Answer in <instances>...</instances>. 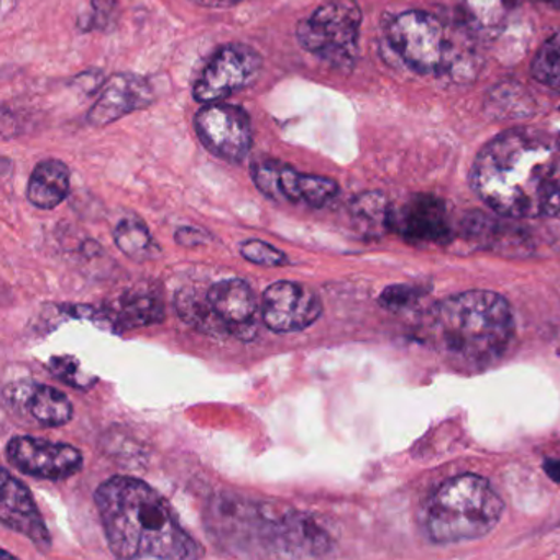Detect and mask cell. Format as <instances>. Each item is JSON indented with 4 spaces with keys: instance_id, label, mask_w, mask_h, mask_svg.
I'll use <instances>...</instances> for the list:
<instances>
[{
    "instance_id": "cell-19",
    "label": "cell",
    "mask_w": 560,
    "mask_h": 560,
    "mask_svg": "<svg viewBox=\"0 0 560 560\" xmlns=\"http://www.w3.org/2000/svg\"><path fill=\"white\" fill-rule=\"evenodd\" d=\"M117 323L126 329L152 326L165 319V307L155 294L130 293L120 298L116 306Z\"/></svg>"
},
{
    "instance_id": "cell-30",
    "label": "cell",
    "mask_w": 560,
    "mask_h": 560,
    "mask_svg": "<svg viewBox=\"0 0 560 560\" xmlns=\"http://www.w3.org/2000/svg\"><path fill=\"white\" fill-rule=\"evenodd\" d=\"M546 471L552 480L560 483V460H549L546 464Z\"/></svg>"
},
{
    "instance_id": "cell-27",
    "label": "cell",
    "mask_w": 560,
    "mask_h": 560,
    "mask_svg": "<svg viewBox=\"0 0 560 560\" xmlns=\"http://www.w3.org/2000/svg\"><path fill=\"white\" fill-rule=\"evenodd\" d=\"M117 0H93L90 28L106 31L116 21Z\"/></svg>"
},
{
    "instance_id": "cell-17",
    "label": "cell",
    "mask_w": 560,
    "mask_h": 560,
    "mask_svg": "<svg viewBox=\"0 0 560 560\" xmlns=\"http://www.w3.org/2000/svg\"><path fill=\"white\" fill-rule=\"evenodd\" d=\"M12 396L22 398L27 411L34 416L35 421L45 428H60L68 424L73 418V406L67 395L48 385L15 386Z\"/></svg>"
},
{
    "instance_id": "cell-32",
    "label": "cell",
    "mask_w": 560,
    "mask_h": 560,
    "mask_svg": "<svg viewBox=\"0 0 560 560\" xmlns=\"http://www.w3.org/2000/svg\"><path fill=\"white\" fill-rule=\"evenodd\" d=\"M537 2H542V4L549 5V8L556 9V11H560V0H537Z\"/></svg>"
},
{
    "instance_id": "cell-25",
    "label": "cell",
    "mask_w": 560,
    "mask_h": 560,
    "mask_svg": "<svg viewBox=\"0 0 560 560\" xmlns=\"http://www.w3.org/2000/svg\"><path fill=\"white\" fill-rule=\"evenodd\" d=\"M51 372L57 373L58 378L67 382L68 385L77 386V388H90L93 385V380L88 378L81 373L80 363L74 362L71 357H57L51 360Z\"/></svg>"
},
{
    "instance_id": "cell-21",
    "label": "cell",
    "mask_w": 560,
    "mask_h": 560,
    "mask_svg": "<svg viewBox=\"0 0 560 560\" xmlns=\"http://www.w3.org/2000/svg\"><path fill=\"white\" fill-rule=\"evenodd\" d=\"M176 307L182 319L201 332L209 336H228L209 304L208 293L201 296L198 291L183 290L176 298Z\"/></svg>"
},
{
    "instance_id": "cell-8",
    "label": "cell",
    "mask_w": 560,
    "mask_h": 560,
    "mask_svg": "<svg viewBox=\"0 0 560 560\" xmlns=\"http://www.w3.org/2000/svg\"><path fill=\"white\" fill-rule=\"evenodd\" d=\"M261 195L273 201H288L319 209L339 195V185L324 176L306 175L275 160H258L250 168Z\"/></svg>"
},
{
    "instance_id": "cell-14",
    "label": "cell",
    "mask_w": 560,
    "mask_h": 560,
    "mask_svg": "<svg viewBox=\"0 0 560 560\" xmlns=\"http://www.w3.org/2000/svg\"><path fill=\"white\" fill-rule=\"evenodd\" d=\"M389 229L418 244H442L451 235L444 202L429 195L412 196L401 208L392 209Z\"/></svg>"
},
{
    "instance_id": "cell-5",
    "label": "cell",
    "mask_w": 560,
    "mask_h": 560,
    "mask_svg": "<svg viewBox=\"0 0 560 560\" xmlns=\"http://www.w3.org/2000/svg\"><path fill=\"white\" fill-rule=\"evenodd\" d=\"M389 48L416 73L444 77L467 68L470 57L451 25L421 11L401 12L385 27ZM468 70V68H467Z\"/></svg>"
},
{
    "instance_id": "cell-29",
    "label": "cell",
    "mask_w": 560,
    "mask_h": 560,
    "mask_svg": "<svg viewBox=\"0 0 560 560\" xmlns=\"http://www.w3.org/2000/svg\"><path fill=\"white\" fill-rule=\"evenodd\" d=\"M191 2L201 5V8L228 9L232 8V5H237L242 0H191Z\"/></svg>"
},
{
    "instance_id": "cell-3",
    "label": "cell",
    "mask_w": 560,
    "mask_h": 560,
    "mask_svg": "<svg viewBox=\"0 0 560 560\" xmlns=\"http://www.w3.org/2000/svg\"><path fill=\"white\" fill-rule=\"evenodd\" d=\"M514 317L510 304L491 291H467L439 303L429 317V339L454 365L481 369L510 346Z\"/></svg>"
},
{
    "instance_id": "cell-23",
    "label": "cell",
    "mask_w": 560,
    "mask_h": 560,
    "mask_svg": "<svg viewBox=\"0 0 560 560\" xmlns=\"http://www.w3.org/2000/svg\"><path fill=\"white\" fill-rule=\"evenodd\" d=\"M530 74L537 83L560 91V32L552 35L542 47L537 50L530 65Z\"/></svg>"
},
{
    "instance_id": "cell-33",
    "label": "cell",
    "mask_w": 560,
    "mask_h": 560,
    "mask_svg": "<svg viewBox=\"0 0 560 560\" xmlns=\"http://www.w3.org/2000/svg\"><path fill=\"white\" fill-rule=\"evenodd\" d=\"M553 126H556L557 140L560 142V110L559 114H557V119L553 120Z\"/></svg>"
},
{
    "instance_id": "cell-20",
    "label": "cell",
    "mask_w": 560,
    "mask_h": 560,
    "mask_svg": "<svg viewBox=\"0 0 560 560\" xmlns=\"http://www.w3.org/2000/svg\"><path fill=\"white\" fill-rule=\"evenodd\" d=\"M117 247L132 260L143 261L159 255L160 248L153 242L149 228L140 219H124L114 232Z\"/></svg>"
},
{
    "instance_id": "cell-10",
    "label": "cell",
    "mask_w": 560,
    "mask_h": 560,
    "mask_svg": "<svg viewBox=\"0 0 560 560\" xmlns=\"http://www.w3.org/2000/svg\"><path fill=\"white\" fill-rule=\"evenodd\" d=\"M8 458L22 474L60 481L83 467V455L73 445L58 444L32 435H18L8 444Z\"/></svg>"
},
{
    "instance_id": "cell-4",
    "label": "cell",
    "mask_w": 560,
    "mask_h": 560,
    "mask_svg": "<svg viewBox=\"0 0 560 560\" xmlns=\"http://www.w3.org/2000/svg\"><path fill=\"white\" fill-rule=\"evenodd\" d=\"M503 501L478 475L445 481L425 511V530L434 542L455 544L487 536L500 523Z\"/></svg>"
},
{
    "instance_id": "cell-13",
    "label": "cell",
    "mask_w": 560,
    "mask_h": 560,
    "mask_svg": "<svg viewBox=\"0 0 560 560\" xmlns=\"http://www.w3.org/2000/svg\"><path fill=\"white\" fill-rule=\"evenodd\" d=\"M153 103V90L145 78L133 73L114 74L106 81L93 109L88 114L91 126L106 127Z\"/></svg>"
},
{
    "instance_id": "cell-28",
    "label": "cell",
    "mask_w": 560,
    "mask_h": 560,
    "mask_svg": "<svg viewBox=\"0 0 560 560\" xmlns=\"http://www.w3.org/2000/svg\"><path fill=\"white\" fill-rule=\"evenodd\" d=\"M175 238L183 247H198V245H202L205 242L209 241L205 232L192 228L179 229V231L176 232Z\"/></svg>"
},
{
    "instance_id": "cell-22",
    "label": "cell",
    "mask_w": 560,
    "mask_h": 560,
    "mask_svg": "<svg viewBox=\"0 0 560 560\" xmlns=\"http://www.w3.org/2000/svg\"><path fill=\"white\" fill-rule=\"evenodd\" d=\"M350 212H352L353 221L363 231L376 232L389 229L392 208L386 202L385 196L380 192L360 195L359 198L353 199Z\"/></svg>"
},
{
    "instance_id": "cell-26",
    "label": "cell",
    "mask_w": 560,
    "mask_h": 560,
    "mask_svg": "<svg viewBox=\"0 0 560 560\" xmlns=\"http://www.w3.org/2000/svg\"><path fill=\"white\" fill-rule=\"evenodd\" d=\"M412 300H416V291L405 284H395L386 288L380 296V303L383 307L392 311H399L408 306Z\"/></svg>"
},
{
    "instance_id": "cell-1",
    "label": "cell",
    "mask_w": 560,
    "mask_h": 560,
    "mask_svg": "<svg viewBox=\"0 0 560 560\" xmlns=\"http://www.w3.org/2000/svg\"><path fill=\"white\" fill-rule=\"evenodd\" d=\"M470 183L504 218L549 219L560 208V142L536 129L506 130L478 152Z\"/></svg>"
},
{
    "instance_id": "cell-2",
    "label": "cell",
    "mask_w": 560,
    "mask_h": 560,
    "mask_svg": "<svg viewBox=\"0 0 560 560\" xmlns=\"http://www.w3.org/2000/svg\"><path fill=\"white\" fill-rule=\"evenodd\" d=\"M107 544L119 559H198L202 547L183 529L168 501L145 481L109 478L94 493Z\"/></svg>"
},
{
    "instance_id": "cell-12",
    "label": "cell",
    "mask_w": 560,
    "mask_h": 560,
    "mask_svg": "<svg viewBox=\"0 0 560 560\" xmlns=\"http://www.w3.org/2000/svg\"><path fill=\"white\" fill-rule=\"evenodd\" d=\"M208 300L228 336L252 340L258 330V301L247 281L231 278L208 290Z\"/></svg>"
},
{
    "instance_id": "cell-15",
    "label": "cell",
    "mask_w": 560,
    "mask_h": 560,
    "mask_svg": "<svg viewBox=\"0 0 560 560\" xmlns=\"http://www.w3.org/2000/svg\"><path fill=\"white\" fill-rule=\"evenodd\" d=\"M0 521L9 529L28 537L42 552L50 550V533L42 520L40 511H38L31 491L18 478L12 477L9 470H2Z\"/></svg>"
},
{
    "instance_id": "cell-7",
    "label": "cell",
    "mask_w": 560,
    "mask_h": 560,
    "mask_svg": "<svg viewBox=\"0 0 560 560\" xmlns=\"http://www.w3.org/2000/svg\"><path fill=\"white\" fill-rule=\"evenodd\" d=\"M264 60L255 48L231 44L219 48L195 83V100L201 104L221 103L247 90L260 77Z\"/></svg>"
},
{
    "instance_id": "cell-18",
    "label": "cell",
    "mask_w": 560,
    "mask_h": 560,
    "mask_svg": "<svg viewBox=\"0 0 560 560\" xmlns=\"http://www.w3.org/2000/svg\"><path fill=\"white\" fill-rule=\"evenodd\" d=\"M460 15V22L470 32L493 34L500 31L510 12V0H442Z\"/></svg>"
},
{
    "instance_id": "cell-11",
    "label": "cell",
    "mask_w": 560,
    "mask_h": 560,
    "mask_svg": "<svg viewBox=\"0 0 560 560\" xmlns=\"http://www.w3.org/2000/svg\"><path fill=\"white\" fill-rule=\"evenodd\" d=\"M323 314V303L310 288L293 281H277L261 298V319L275 334L301 332Z\"/></svg>"
},
{
    "instance_id": "cell-31",
    "label": "cell",
    "mask_w": 560,
    "mask_h": 560,
    "mask_svg": "<svg viewBox=\"0 0 560 560\" xmlns=\"http://www.w3.org/2000/svg\"><path fill=\"white\" fill-rule=\"evenodd\" d=\"M547 221L552 222V224L556 225L557 232H559L560 234V208L557 209L556 214L550 215V218L547 219Z\"/></svg>"
},
{
    "instance_id": "cell-16",
    "label": "cell",
    "mask_w": 560,
    "mask_h": 560,
    "mask_svg": "<svg viewBox=\"0 0 560 560\" xmlns=\"http://www.w3.org/2000/svg\"><path fill=\"white\" fill-rule=\"evenodd\" d=\"M70 168L60 160H45L28 179L27 199L38 209L58 208L70 195Z\"/></svg>"
},
{
    "instance_id": "cell-9",
    "label": "cell",
    "mask_w": 560,
    "mask_h": 560,
    "mask_svg": "<svg viewBox=\"0 0 560 560\" xmlns=\"http://www.w3.org/2000/svg\"><path fill=\"white\" fill-rule=\"evenodd\" d=\"M202 145L229 163H241L252 149V122L247 110L234 104H206L195 117Z\"/></svg>"
},
{
    "instance_id": "cell-24",
    "label": "cell",
    "mask_w": 560,
    "mask_h": 560,
    "mask_svg": "<svg viewBox=\"0 0 560 560\" xmlns=\"http://www.w3.org/2000/svg\"><path fill=\"white\" fill-rule=\"evenodd\" d=\"M241 254L250 264L260 267H284L290 265V257L273 245L264 241H247L241 245Z\"/></svg>"
},
{
    "instance_id": "cell-6",
    "label": "cell",
    "mask_w": 560,
    "mask_h": 560,
    "mask_svg": "<svg viewBox=\"0 0 560 560\" xmlns=\"http://www.w3.org/2000/svg\"><path fill=\"white\" fill-rule=\"evenodd\" d=\"M362 11L355 0H330L298 24L296 38L307 54L332 68H352L359 55Z\"/></svg>"
}]
</instances>
